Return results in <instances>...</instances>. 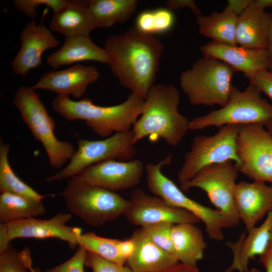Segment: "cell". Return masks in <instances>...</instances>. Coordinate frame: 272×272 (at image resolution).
Returning <instances> with one entry per match:
<instances>
[{
	"label": "cell",
	"mask_w": 272,
	"mask_h": 272,
	"mask_svg": "<svg viewBox=\"0 0 272 272\" xmlns=\"http://www.w3.org/2000/svg\"><path fill=\"white\" fill-rule=\"evenodd\" d=\"M89 12L95 29L109 27L124 23L135 12V0L88 1Z\"/></svg>",
	"instance_id": "cell-27"
},
{
	"label": "cell",
	"mask_w": 272,
	"mask_h": 272,
	"mask_svg": "<svg viewBox=\"0 0 272 272\" xmlns=\"http://www.w3.org/2000/svg\"><path fill=\"white\" fill-rule=\"evenodd\" d=\"M245 272H261L259 269L255 268H252L250 269H248L247 271Z\"/></svg>",
	"instance_id": "cell-47"
},
{
	"label": "cell",
	"mask_w": 272,
	"mask_h": 272,
	"mask_svg": "<svg viewBox=\"0 0 272 272\" xmlns=\"http://www.w3.org/2000/svg\"><path fill=\"white\" fill-rule=\"evenodd\" d=\"M113 74L124 87L144 99L154 85L164 46L155 36L135 27L104 42Z\"/></svg>",
	"instance_id": "cell-1"
},
{
	"label": "cell",
	"mask_w": 272,
	"mask_h": 272,
	"mask_svg": "<svg viewBox=\"0 0 272 272\" xmlns=\"http://www.w3.org/2000/svg\"><path fill=\"white\" fill-rule=\"evenodd\" d=\"M234 202L240 221L246 230L255 227L262 218L272 211V186L265 182L241 181L234 189Z\"/></svg>",
	"instance_id": "cell-17"
},
{
	"label": "cell",
	"mask_w": 272,
	"mask_h": 272,
	"mask_svg": "<svg viewBox=\"0 0 272 272\" xmlns=\"http://www.w3.org/2000/svg\"><path fill=\"white\" fill-rule=\"evenodd\" d=\"M238 171L272 184V134L262 124L240 126L237 139Z\"/></svg>",
	"instance_id": "cell-12"
},
{
	"label": "cell",
	"mask_w": 272,
	"mask_h": 272,
	"mask_svg": "<svg viewBox=\"0 0 272 272\" xmlns=\"http://www.w3.org/2000/svg\"><path fill=\"white\" fill-rule=\"evenodd\" d=\"M85 263L92 272H132L124 265L112 262L87 250Z\"/></svg>",
	"instance_id": "cell-35"
},
{
	"label": "cell",
	"mask_w": 272,
	"mask_h": 272,
	"mask_svg": "<svg viewBox=\"0 0 272 272\" xmlns=\"http://www.w3.org/2000/svg\"><path fill=\"white\" fill-rule=\"evenodd\" d=\"M33 272H43V271L41 270V269L39 267H36L34 268Z\"/></svg>",
	"instance_id": "cell-48"
},
{
	"label": "cell",
	"mask_w": 272,
	"mask_h": 272,
	"mask_svg": "<svg viewBox=\"0 0 272 272\" xmlns=\"http://www.w3.org/2000/svg\"><path fill=\"white\" fill-rule=\"evenodd\" d=\"M172 225L167 223L159 224L141 228L158 247L175 256L171 237Z\"/></svg>",
	"instance_id": "cell-33"
},
{
	"label": "cell",
	"mask_w": 272,
	"mask_h": 272,
	"mask_svg": "<svg viewBox=\"0 0 272 272\" xmlns=\"http://www.w3.org/2000/svg\"><path fill=\"white\" fill-rule=\"evenodd\" d=\"M35 90L33 87H19L15 93L13 104L19 110L22 120L34 138L41 143L50 165L57 169L70 160L76 151L71 143L59 141L56 137L55 121Z\"/></svg>",
	"instance_id": "cell-7"
},
{
	"label": "cell",
	"mask_w": 272,
	"mask_h": 272,
	"mask_svg": "<svg viewBox=\"0 0 272 272\" xmlns=\"http://www.w3.org/2000/svg\"><path fill=\"white\" fill-rule=\"evenodd\" d=\"M76 241L79 246L106 260L120 265L125 264L126 260L119 250L120 240L101 237L90 232L79 235Z\"/></svg>",
	"instance_id": "cell-30"
},
{
	"label": "cell",
	"mask_w": 272,
	"mask_h": 272,
	"mask_svg": "<svg viewBox=\"0 0 272 272\" xmlns=\"http://www.w3.org/2000/svg\"><path fill=\"white\" fill-rule=\"evenodd\" d=\"M67 1L64 0H15L13 1L14 7L21 13L29 18L33 19L37 16L36 10L42 5L51 9L55 13L62 9Z\"/></svg>",
	"instance_id": "cell-34"
},
{
	"label": "cell",
	"mask_w": 272,
	"mask_h": 272,
	"mask_svg": "<svg viewBox=\"0 0 272 272\" xmlns=\"http://www.w3.org/2000/svg\"><path fill=\"white\" fill-rule=\"evenodd\" d=\"M203 56L222 61L235 71L244 73L246 76L268 70L269 59L266 49L249 48L211 41L200 47Z\"/></svg>",
	"instance_id": "cell-19"
},
{
	"label": "cell",
	"mask_w": 272,
	"mask_h": 272,
	"mask_svg": "<svg viewBox=\"0 0 272 272\" xmlns=\"http://www.w3.org/2000/svg\"><path fill=\"white\" fill-rule=\"evenodd\" d=\"M83 61L109 64L110 58L105 49L96 45L89 36H78L65 38L62 46L47 56L46 63L57 69Z\"/></svg>",
	"instance_id": "cell-23"
},
{
	"label": "cell",
	"mask_w": 272,
	"mask_h": 272,
	"mask_svg": "<svg viewBox=\"0 0 272 272\" xmlns=\"http://www.w3.org/2000/svg\"><path fill=\"white\" fill-rule=\"evenodd\" d=\"M87 250L81 246L65 262L45 270V272H84Z\"/></svg>",
	"instance_id": "cell-36"
},
{
	"label": "cell",
	"mask_w": 272,
	"mask_h": 272,
	"mask_svg": "<svg viewBox=\"0 0 272 272\" xmlns=\"http://www.w3.org/2000/svg\"><path fill=\"white\" fill-rule=\"evenodd\" d=\"M174 255L181 263L196 266L207 247L201 230L192 223L173 224L171 229Z\"/></svg>",
	"instance_id": "cell-25"
},
{
	"label": "cell",
	"mask_w": 272,
	"mask_h": 272,
	"mask_svg": "<svg viewBox=\"0 0 272 272\" xmlns=\"http://www.w3.org/2000/svg\"><path fill=\"white\" fill-rule=\"evenodd\" d=\"M236 165L227 161L206 166L180 188L187 191L198 188L206 192L210 201L219 210L227 228L237 226L240 219L234 202V189L238 177Z\"/></svg>",
	"instance_id": "cell-10"
},
{
	"label": "cell",
	"mask_w": 272,
	"mask_h": 272,
	"mask_svg": "<svg viewBox=\"0 0 272 272\" xmlns=\"http://www.w3.org/2000/svg\"><path fill=\"white\" fill-rule=\"evenodd\" d=\"M271 223L272 211L267 214L259 226L247 231V234L243 233L235 243H227V246L232 251L233 260L225 272H245L248 270L249 260L256 255H261L269 246Z\"/></svg>",
	"instance_id": "cell-20"
},
{
	"label": "cell",
	"mask_w": 272,
	"mask_h": 272,
	"mask_svg": "<svg viewBox=\"0 0 272 272\" xmlns=\"http://www.w3.org/2000/svg\"><path fill=\"white\" fill-rule=\"evenodd\" d=\"M175 16L168 8H159L140 12L135 21V27L140 31L152 36L169 31L175 23Z\"/></svg>",
	"instance_id": "cell-31"
},
{
	"label": "cell",
	"mask_w": 272,
	"mask_h": 272,
	"mask_svg": "<svg viewBox=\"0 0 272 272\" xmlns=\"http://www.w3.org/2000/svg\"><path fill=\"white\" fill-rule=\"evenodd\" d=\"M260 262L266 272H272V249L269 245L265 252L260 256Z\"/></svg>",
	"instance_id": "cell-42"
},
{
	"label": "cell",
	"mask_w": 272,
	"mask_h": 272,
	"mask_svg": "<svg viewBox=\"0 0 272 272\" xmlns=\"http://www.w3.org/2000/svg\"><path fill=\"white\" fill-rule=\"evenodd\" d=\"M135 145L131 130L115 133L101 140L79 139L78 149L67 165L45 180L60 181L70 178L91 165L108 160H131L137 153Z\"/></svg>",
	"instance_id": "cell-11"
},
{
	"label": "cell",
	"mask_w": 272,
	"mask_h": 272,
	"mask_svg": "<svg viewBox=\"0 0 272 272\" xmlns=\"http://www.w3.org/2000/svg\"><path fill=\"white\" fill-rule=\"evenodd\" d=\"M265 128L272 134V120L269 121L265 126Z\"/></svg>",
	"instance_id": "cell-45"
},
{
	"label": "cell",
	"mask_w": 272,
	"mask_h": 272,
	"mask_svg": "<svg viewBox=\"0 0 272 272\" xmlns=\"http://www.w3.org/2000/svg\"><path fill=\"white\" fill-rule=\"evenodd\" d=\"M240 126L226 125L213 135H199L194 138L189 150L178 173L181 184L192 178L204 167L227 161L239 164L237 139Z\"/></svg>",
	"instance_id": "cell-9"
},
{
	"label": "cell",
	"mask_w": 272,
	"mask_h": 272,
	"mask_svg": "<svg viewBox=\"0 0 272 272\" xmlns=\"http://www.w3.org/2000/svg\"><path fill=\"white\" fill-rule=\"evenodd\" d=\"M253 3L258 7L264 10L266 8L272 9V0H254Z\"/></svg>",
	"instance_id": "cell-44"
},
{
	"label": "cell",
	"mask_w": 272,
	"mask_h": 272,
	"mask_svg": "<svg viewBox=\"0 0 272 272\" xmlns=\"http://www.w3.org/2000/svg\"><path fill=\"white\" fill-rule=\"evenodd\" d=\"M131 238L135 250L125 264L132 272H157L178 263L174 256L155 244L142 228L135 230Z\"/></svg>",
	"instance_id": "cell-21"
},
{
	"label": "cell",
	"mask_w": 272,
	"mask_h": 272,
	"mask_svg": "<svg viewBox=\"0 0 272 272\" xmlns=\"http://www.w3.org/2000/svg\"><path fill=\"white\" fill-rule=\"evenodd\" d=\"M270 247H271L272 249V223L271 225V227L270 229V238H269V244Z\"/></svg>",
	"instance_id": "cell-46"
},
{
	"label": "cell",
	"mask_w": 272,
	"mask_h": 272,
	"mask_svg": "<svg viewBox=\"0 0 272 272\" xmlns=\"http://www.w3.org/2000/svg\"><path fill=\"white\" fill-rule=\"evenodd\" d=\"M172 156L169 155L157 163H149L146 165V181L149 190L171 206L194 214L204 223L210 238L222 240L224 238L222 230L227 227L221 212L191 199L163 173L162 167L170 164Z\"/></svg>",
	"instance_id": "cell-8"
},
{
	"label": "cell",
	"mask_w": 272,
	"mask_h": 272,
	"mask_svg": "<svg viewBox=\"0 0 272 272\" xmlns=\"http://www.w3.org/2000/svg\"><path fill=\"white\" fill-rule=\"evenodd\" d=\"M45 213L42 200L11 192L0 195V222H12L36 218Z\"/></svg>",
	"instance_id": "cell-28"
},
{
	"label": "cell",
	"mask_w": 272,
	"mask_h": 272,
	"mask_svg": "<svg viewBox=\"0 0 272 272\" xmlns=\"http://www.w3.org/2000/svg\"><path fill=\"white\" fill-rule=\"evenodd\" d=\"M49 29L65 38L89 36L95 28L89 12L88 1H67L62 9L53 13Z\"/></svg>",
	"instance_id": "cell-24"
},
{
	"label": "cell",
	"mask_w": 272,
	"mask_h": 272,
	"mask_svg": "<svg viewBox=\"0 0 272 272\" xmlns=\"http://www.w3.org/2000/svg\"><path fill=\"white\" fill-rule=\"evenodd\" d=\"M20 48L12 61L14 73L25 77L29 72L39 67L42 56L46 50L56 47L59 41L44 25H38L32 20L20 34Z\"/></svg>",
	"instance_id": "cell-16"
},
{
	"label": "cell",
	"mask_w": 272,
	"mask_h": 272,
	"mask_svg": "<svg viewBox=\"0 0 272 272\" xmlns=\"http://www.w3.org/2000/svg\"><path fill=\"white\" fill-rule=\"evenodd\" d=\"M60 195L70 213L91 226L124 215L129 202L115 191L90 184L77 175L69 178Z\"/></svg>",
	"instance_id": "cell-4"
},
{
	"label": "cell",
	"mask_w": 272,
	"mask_h": 272,
	"mask_svg": "<svg viewBox=\"0 0 272 272\" xmlns=\"http://www.w3.org/2000/svg\"><path fill=\"white\" fill-rule=\"evenodd\" d=\"M272 20L271 13L250 5L238 17L236 40L237 45L249 48L267 49Z\"/></svg>",
	"instance_id": "cell-22"
},
{
	"label": "cell",
	"mask_w": 272,
	"mask_h": 272,
	"mask_svg": "<svg viewBox=\"0 0 272 272\" xmlns=\"http://www.w3.org/2000/svg\"><path fill=\"white\" fill-rule=\"evenodd\" d=\"M99 76L98 70L94 66L76 64L64 70L46 72L32 87L35 90H48L57 95L79 98L90 85L98 80Z\"/></svg>",
	"instance_id": "cell-18"
},
{
	"label": "cell",
	"mask_w": 272,
	"mask_h": 272,
	"mask_svg": "<svg viewBox=\"0 0 272 272\" xmlns=\"http://www.w3.org/2000/svg\"><path fill=\"white\" fill-rule=\"evenodd\" d=\"M237 19L238 16L227 6L221 12L196 16V22L202 35L215 42L235 45Z\"/></svg>",
	"instance_id": "cell-26"
},
{
	"label": "cell",
	"mask_w": 272,
	"mask_h": 272,
	"mask_svg": "<svg viewBox=\"0 0 272 272\" xmlns=\"http://www.w3.org/2000/svg\"><path fill=\"white\" fill-rule=\"evenodd\" d=\"M260 94L258 88L251 83L243 91L232 86L225 106L189 120L188 129L196 130L226 125L265 126L272 120V104L262 98Z\"/></svg>",
	"instance_id": "cell-6"
},
{
	"label": "cell",
	"mask_w": 272,
	"mask_h": 272,
	"mask_svg": "<svg viewBox=\"0 0 272 272\" xmlns=\"http://www.w3.org/2000/svg\"><path fill=\"white\" fill-rule=\"evenodd\" d=\"M135 250V243L130 237L129 239L120 240L119 250L122 256L126 260L132 254Z\"/></svg>",
	"instance_id": "cell-40"
},
{
	"label": "cell",
	"mask_w": 272,
	"mask_h": 272,
	"mask_svg": "<svg viewBox=\"0 0 272 272\" xmlns=\"http://www.w3.org/2000/svg\"><path fill=\"white\" fill-rule=\"evenodd\" d=\"M144 99L131 93L123 102L113 106L94 104L91 99L71 100L66 95H57L52 100V109L69 121L83 120L101 138L130 131L140 116Z\"/></svg>",
	"instance_id": "cell-3"
},
{
	"label": "cell",
	"mask_w": 272,
	"mask_h": 272,
	"mask_svg": "<svg viewBox=\"0 0 272 272\" xmlns=\"http://www.w3.org/2000/svg\"><path fill=\"white\" fill-rule=\"evenodd\" d=\"M33 272L31 251L27 247L18 251L10 244L0 252V272Z\"/></svg>",
	"instance_id": "cell-32"
},
{
	"label": "cell",
	"mask_w": 272,
	"mask_h": 272,
	"mask_svg": "<svg viewBox=\"0 0 272 272\" xmlns=\"http://www.w3.org/2000/svg\"><path fill=\"white\" fill-rule=\"evenodd\" d=\"M179 91L174 86L153 85L131 130L134 144L145 138L153 143L162 139L170 146L180 144L189 130V120L179 112Z\"/></svg>",
	"instance_id": "cell-2"
},
{
	"label": "cell",
	"mask_w": 272,
	"mask_h": 272,
	"mask_svg": "<svg viewBox=\"0 0 272 272\" xmlns=\"http://www.w3.org/2000/svg\"><path fill=\"white\" fill-rule=\"evenodd\" d=\"M235 72L222 61L203 56L181 74L180 86L191 104L222 107L229 100Z\"/></svg>",
	"instance_id": "cell-5"
},
{
	"label": "cell",
	"mask_w": 272,
	"mask_h": 272,
	"mask_svg": "<svg viewBox=\"0 0 272 272\" xmlns=\"http://www.w3.org/2000/svg\"><path fill=\"white\" fill-rule=\"evenodd\" d=\"M167 8L171 11L187 8L196 16L201 15V11L192 0H168L166 2Z\"/></svg>",
	"instance_id": "cell-38"
},
{
	"label": "cell",
	"mask_w": 272,
	"mask_h": 272,
	"mask_svg": "<svg viewBox=\"0 0 272 272\" xmlns=\"http://www.w3.org/2000/svg\"><path fill=\"white\" fill-rule=\"evenodd\" d=\"M157 272H200L196 266H192L182 263H177L167 268Z\"/></svg>",
	"instance_id": "cell-41"
},
{
	"label": "cell",
	"mask_w": 272,
	"mask_h": 272,
	"mask_svg": "<svg viewBox=\"0 0 272 272\" xmlns=\"http://www.w3.org/2000/svg\"><path fill=\"white\" fill-rule=\"evenodd\" d=\"M10 145L0 140V191L8 192L29 196L38 200L48 195L39 194L17 176L8 160Z\"/></svg>",
	"instance_id": "cell-29"
},
{
	"label": "cell",
	"mask_w": 272,
	"mask_h": 272,
	"mask_svg": "<svg viewBox=\"0 0 272 272\" xmlns=\"http://www.w3.org/2000/svg\"><path fill=\"white\" fill-rule=\"evenodd\" d=\"M252 0H229L227 6L238 17L250 5Z\"/></svg>",
	"instance_id": "cell-39"
},
{
	"label": "cell",
	"mask_w": 272,
	"mask_h": 272,
	"mask_svg": "<svg viewBox=\"0 0 272 272\" xmlns=\"http://www.w3.org/2000/svg\"><path fill=\"white\" fill-rule=\"evenodd\" d=\"M144 170L143 162L139 159L108 160L91 165L77 175L90 184L115 192L137 186Z\"/></svg>",
	"instance_id": "cell-15"
},
{
	"label": "cell",
	"mask_w": 272,
	"mask_h": 272,
	"mask_svg": "<svg viewBox=\"0 0 272 272\" xmlns=\"http://www.w3.org/2000/svg\"><path fill=\"white\" fill-rule=\"evenodd\" d=\"M124 216L131 224L144 227L159 224H196L200 220L194 214L171 206L162 198L140 188L132 191Z\"/></svg>",
	"instance_id": "cell-14"
},
{
	"label": "cell",
	"mask_w": 272,
	"mask_h": 272,
	"mask_svg": "<svg viewBox=\"0 0 272 272\" xmlns=\"http://www.w3.org/2000/svg\"><path fill=\"white\" fill-rule=\"evenodd\" d=\"M266 50L267 51L269 59V67L268 71L272 72V20L269 33L268 45Z\"/></svg>",
	"instance_id": "cell-43"
},
{
	"label": "cell",
	"mask_w": 272,
	"mask_h": 272,
	"mask_svg": "<svg viewBox=\"0 0 272 272\" xmlns=\"http://www.w3.org/2000/svg\"><path fill=\"white\" fill-rule=\"evenodd\" d=\"M246 77L249 83L256 86L261 93H264L272 100V72L265 70Z\"/></svg>",
	"instance_id": "cell-37"
},
{
	"label": "cell",
	"mask_w": 272,
	"mask_h": 272,
	"mask_svg": "<svg viewBox=\"0 0 272 272\" xmlns=\"http://www.w3.org/2000/svg\"><path fill=\"white\" fill-rule=\"evenodd\" d=\"M71 213H60L48 219L35 218L0 224V252L18 238L44 239L56 238L67 242L71 246L77 245V237L82 234L81 228L66 225L72 218Z\"/></svg>",
	"instance_id": "cell-13"
}]
</instances>
